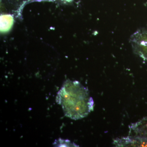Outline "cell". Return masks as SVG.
Listing matches in <instances>:
<instances>
[{"label":"cell","mask_w":147,"mask_h":147,"mask_svg":"<svg viewBox=\"0 0 147 147\" xmlns=\"http://www.w3.org/2000/svg\"><path fill=\"white\" fill-rule=\"evenodd\" d=\"M56 101L61 105L65 115L73 120L86 117L94 107L88 88L76 81L65 82L57 93Z\"/></svg>","instance_id":"1"},{"label":"cell","mask_w":147,"mask_h":147,"mask_svg":"<svg viewBox=\"0 0 147 147\" xmlns=\"http://www.w3.org/2000/svg\"><path fill=\"white\" fill-rule=\"evenodd\" d=\"M130 42L134 53L147 61V29H142L132 34Z\"/></svg>","instance_id":"2"},{"label":"cell","mask_w":147,"mask_h":147,"mask_svg":"<svg viewBox=\"0 0 147 147\" xmlns=\"http://www.w3.org/2000/svg\"><path fill=\"white\" fill-rule=\"evenodd\" d=\"M113 144L117 147H147V138L129 135L115 139Z\"/></svg>","instance_id":"3"},{"label":"cell","mask_w":147,"mask_h":147,"mask_svg":"<svg viewBox=\"0 0 147 147\" xmlns=\"http://www.w3.org/2000/svg\"><path fill=\"white\" fill-rule=\"evenodd\" d=\"M14 22L13 17L10 14L1 16V32L2 33L7 32L11 29Z\"/></svg>","instance_id":"4"},{"label":"cell","mask_w":147,"mask_h":147,"mask_svg":"<svg viewBox=\"0 0 147 147\" xmlns=\"http://www.w3.org/2000/svg\"><path fill=\"white\" fill-rule=\"evenodd\" d=\"M53 145L55 147H78L74 143H72L68 139H64L59 138L55 140Z\"/></svg>","instance_id":"5"},{"label":"cell","mask_w":147,"mask_h":147,"mask_svg":"<svg viewBox=\"0 0 147 147\" xmlns=\"http://www.w3.org/2000/svg\"><path fill=\"white\" fill-rule=\"evenodd\" d=\"M66 1H71V0H66Z\"/></svg>","instance_id":"6"}]
</instances>
